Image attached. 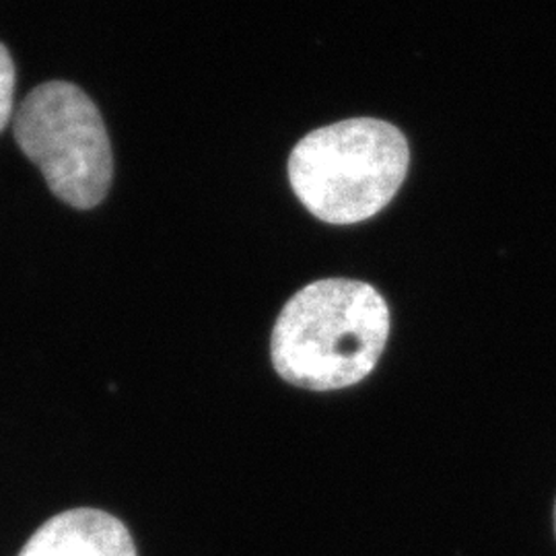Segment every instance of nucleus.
<instances>
[{
  "label": "nucleus",
  "mask_w": 556,
  "mask_h": 556,
  "mask_svg": "<svg viewBox=\"0 0 556 556\" xmlns=\"http://www.w3.org/2000/svg\"><path fill=\"white\" fill-rule=\"evenodd\" d=\"M390 334V309L358 280L328 278L301 289L282 307L270 355L280 378L330 392L367 378Z\"/></svg>",
  "instance_id": "f257e3e1"
},
{
  "label": "nucleus",
  "mask_w": 556,
  "mask_h": 556,
  "mask_svg": "<svg viewBox=\"0 0 556 556\" xmlns=\"http://www.w3.org/2000/svg\"><path fill=\"white\" fill-rule=\"evenodd\" d=\"M408 165V140L394 124L351 118L299 140L289 157V179L314 217L351 225L388 206Z\"/></svg>",
  "instance_id": "f03ea898"
},
{
  "label": "nucleus",
  "mask_w": 556,
  "mask_h": 556,
  "mask_svg": "<svg viewBox=\"0 0 556 556\" xmlns=\"http://www.w3.org/2000/svg\"><path fill=\"white\" fill-rule=\"evenodd\" d=\"M15 139L62 202L89 211L105 199L114 176L112 144L100 110L77 85L36 87L15 114Z\"/></svg>",
  "instance_id": "7ed1b4c3"
},
{
  "label": "nucleus",
  "mask_w": 556,
  "mask_h": 556,
  "mask_svg": "<svg viewBox=\"0 0 556 556\" xmlns=\"http://www.w3.org/2000/svg\"><path fill=\"white\" fill-rule=\"evenodd\" d=\"M20 556H137V548L118 517L71 509L46 521Z\"/></svg>",
  "instance_id": "20e7f679"
},
{
  "label": "nucleus",
  "mask_w": 556,
  "mask_h": 556,
  "mask_svg": "<svg viewBox=\"0 0 556 556\" xmlns=\"http://www.w3.org/2000/svg\"><path fill=\"white\" fill-rule=\"evenodd\" d=\"M15 112V64L9 50L0 43V132Z\"/></svg>",
  "instance_id": "39448f33"
},
{
  "label": "nucleus",
  "mask_w": 556,
  "mask_h": 556,
  "mask_svg": "<svg viewBox=\"0 0 556 556\" xmlns=\"http://www.w3.org/2000/svg\"><path fill=\"white\" fill-rule=\"evenodd\" d=\"M555 528H556V505H555Z\"/></svg>",
  "instance_id": "423d86ee"
}]
</instances>
